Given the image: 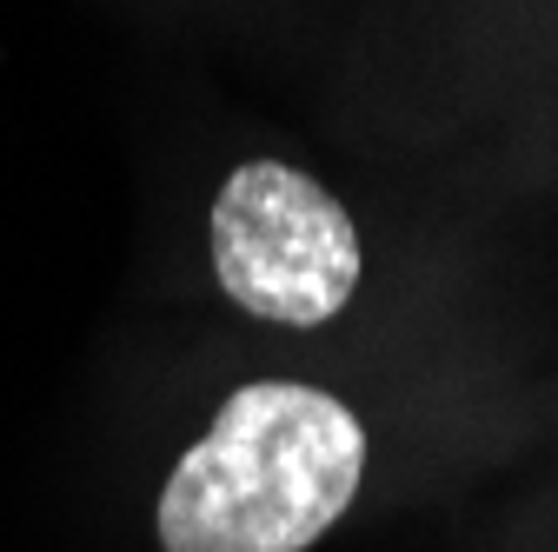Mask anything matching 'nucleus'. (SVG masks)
Listing matches in <instances>:
<instances>
[{
  "mask_svg": "<svg viewBox=\"0 0 558 552\" xmlns=\"http://www.w3.org/2000/svg\"><path fill=\"white\" fill-rule=\"evenodd\" d=\"M366 479V427L353 406L300 386H240L160 493L167 552H306Z\"/></svg>",
  "mask_w": 558,
  "mask_h": 552,
  "instance_id": "obj_1",
  "label": "nucleus"
},
{
  "mask_svg": "<svg viewBox=\"0 0 558 552\" xmlns=\"http://www.w3.org/2000/svg\"><path fill=\"white\" fill-rule=\"evenodd\" d=\"M353 214L287 160H246L214 200V273L233 307L272 326H326L360 293Z\"/></svg>",
  "mask_w": 558,
  "mask_h": 552,
  "instance_id": "obj_2",
  "label": "nucleus"
}]
</instances>
